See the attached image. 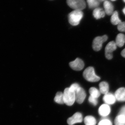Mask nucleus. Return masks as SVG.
<instances>
[{
	"label": "nucleus",
	"mask_w": 125,
	"mask_h": 125,
	"mask_svg": "<svg viewBox=\"0 0 125 125\" xmlns=\"http://www.w3.org/2000/svg\"><path fill=\"white\" fill-rule=\"evenodd\" d=\"M83 17V13L81 10H74L69 14V22L73 26H76L79 24Z\"/></svg>",
	"instance_id": "obj_1"
},
{
	"label": "nucleus",
	"mask_w": 125,
	"mask_h": 125,
	"mask_svg": "<svg viewBox=\"0 0 125 125\" xmlns=\"http://www.w3.org/2000/svg\"><path fill=\"white\" fill-rule=\"evenodd\" d=\"M83 76L86 80L90 82H96L101 79L99 76L95 73L94 67H89L83 72Z\"/></svg>",
	"instance_id": "obj_2"
},
{
	"label": "nucleus",
	"mask_w": 125,
	"mask_h": 125,
	"mask_svg": "<svg viewBox=\"0 0 125 125\" xmlns=\"http://www.w3.org/2000/svg\"><path fill=\"white\" fill-rule=\"evenodd\" d=\"M64 103L67 106H71L73 104L75 101V93L71 91L69 88L65 89L63 93Z\"/></svg>",
	"instance_id": "obj_3"
},
{
	"label": "nucleus",
	"mask_w": 125,
	"mask_h": 125,
	"mask_svg": "<svg viewBox=\"0 0 125 125\" xmlns=\"http://www.w3.org/2000/svg\"><path fill=\"white\" fill-rule=\"evenodd\" d=\"M67 5L74 10H81L86 7L84 0H67Z\"/></svg>",
	"instance_id": "obj_4"
},
{
	"label": "nucleus",
	"mask_w": 125,
	"mask_h": 125,
	"mask_svg": "<svg viewBox=\"0 0 125 125\" xmlns=\"http://www.w3.org/2000/svg\"><path fill=\"white\" fill-rule=\"evenodd\" d=\"M107 39V36L106 35H104L102 37L98 36L96 37L93 41V49L95 51H100L102 49L103 43L106 41Z\"/></svg>",
	"instance_id": "obj_5"
},
{
	"label": "nucleus",
	"mask_w": 125,
	"mask_h": 125,
	"mask_svg": "<svg viewBox=\"0 0 125 125\" xmlns=\"http://www.w3.org/2000/svg\"><path fill=\"white\" fill-rule=\"evenodd\" d=\"M117 45L115 42L112 41L108 43L105 48V57L108 60H111L113 58V52L117 48Z\"/></svg>",
	"instance_id": "obj_6"
},
{
	"label": "nucleus",
	"mask_w": 125,
	"mask_h": 125,
	"mask_svg": "<svg viewBox=\"0 0 125 125\" xmlns=\"http://www.w3.org/2000/svg\"><path fill=\"white\" fill-rule=\"evenodd\" d=\"M70 67L72 69L76 71H79L83 70L84 67V63L81 59L77 58L69 63Z\"/></svg>",
	"instance_id": "obj_7"
},
{
	"label": "nucleus",
	"mask_w": 125,
	"mask_h": 125,
	"mask_svg": "<svg viewBox=\"0 0 125 125\" xmlns=\"http://www.w3.org/2000/svg\"><path fill=\"white\" fill-rule=\"evenodd\" d=\"M83 121L82 114L80 113L77 112L67 119V123L69 125H73L76 123H81Z\"/></svg>",
	"instance_id": "obj_8"
},
{
	"label": "nucleus",
	"mask_w": 125,
	"mask_h": 125,
	"mask_svg": "<svg viewBox=\"0 0 125 125\" xmlns=\"http://www.w3.org/2000/svg\"><path fill=\"white\" fill-rule=\"evenodd\" d=\"M75 101L78 103L81 104L84 101L86 94L85 90L81 87H80L75 92Z\"/></svg>",
	"instance_id": "obj_9"
},
{
	"label": "nucleus",
	"mask_w": 125,
	"mask_h": 125,
	"mask_svg": "<svg viewBox=\"0 0 125 125\" xmlns=\"http://www.w3.org/2000/svg\"><path fill=\"white\" fill-rule=\"evenodd\" d=\"M110 112H111V108L108 104H103L99 108V113L102 116H107L109 115Z\"/></svg>",
	"instance_id": "obj_10"
},
{
	"label": "nucleus",
	"mask_w": 125,
	"mask_h": 125,
	"mask_svg": "<svg viewBox=\"0 0 125 125\" xmlns=\"http://www.w3.org/2000/svg\"><path fill=\"white\" fill-rule=\"evenodd\" d=\"M116 99L119 102L125 101V88L122 87L118 89L115 94Z\"/></svg>",
	"instance_id": "obj_11"
},
{
	"label": "nucleus",
	"mask_w": 125,
	"mask_h": 125,
	"mask_svg": "<svg viewBox=\"0 0 125 125\" xmlns=\"http://www.w3.org/2000/svg\"><path fill=\"white\" fill-rule=\"evenodd\" d=\"M103 100L106 104L112 105L115 102L116 98L115 95H113V94L108 93L104 96Z\"/></svg>",
	"instance_id": "obj_12"
},
{
	"label": "nucleus",
	"mask_w": 125,
	"mask_h": 125,
	"mask_svg": "<svg viewBox=\"0 0 125 125\" xmlns=\"http://www.w3.org/2000/svg\"><path fill=\"white\" fill-rule=\"evenodd\" d=\"M105 12L108 15H111L112 14L114 11V7L111 3L108 1H105L104 3Z\"/></svg>",
	"instance_id": "obj_13"
},
{
	"label": "nucleus",
	"mask_w": 125,
	"mask_h": 125,
	"mask_svg": "<svg viewBox=\"0 0 125 125\" xmlns=\"http://www.w3.org/2000/svg\"><path fill=\"white\" fill-rule=\"evenodd\" d=\"M115 42L117 46L123 47L125 43V35L122 33L118 34L116 36Z\"/></svg>",
	"instance_id": "obj_14"
},
{
	"label": "nucleus",
	"mask_w": 125,
	"mask_h": 125,
	"mask_svg": "<svg viewBox=\"0 0 125 125\" xmlns=\"http://www.w3.org/2000/svg\"><path fill=\"white\" fill-rule=\"evenodd\" d=\"M105 12L101 8H98L94 9L93 13L94 18L96 19H99L105 16Z\"/></svg>",
	"instance_id": "obj_15"
},
{
	"label": "nucleus",
	"mask_w": 125,
	"mask_h": 125,
	"mask_svg": "<svg viewBox=\"0 0 125 125\" xmlns=\"http://www.w3.org/2000/svg\"><path fill=\"white\" fill-rule=\"evenodd\" d=\"M99 90L101 93L103 94L108 93L109 91V85L107 82L103 81L101 82L99 84Z\"/></svg>",
	"instance_id": "obj_16"
},
{
	"label": "nucleus",
	"mask_w": 125,
	"mask_h": 125,
	"mask_svg": "<svg viewBox=\"0 0 125 125\" xmlns=\"http://www.w3.org/2000/svg\"><path fill=\"white\" fill-rule=\"evenodd\" d=\"M111 21L112 23L114 25L119 24L121 22V21L118 17V13L117 11H114L112 14Z\"/></svg>",
	"instance_id": "obj_17"
},
{
	"label": "nucleus",
	"mask_w": 125,
	"mask_h": 125,
	"mask_svg": "<svg viewBox=\"0 0 125 125\" xmlns=\"http://www.w3.org/2000/svg\"><path fill=\"white\" fill-rule=\"evenodd\" d=\"M115 125H125V115L120 114L115 120Z\"/></svg>",
	"instance_id": "obj_18"
},
{
	"label": "nucleus",
	"mask_w": 125,
	"mask_h": 125,
	"mask_svg": "<svg viewBox=\"0 0 125 125\" xmlns=\"http://www.w3.org/2000/svg\"><path fill=\"white\" fill-rule=\"evenodd\" d=\"M54 101L59 104H65L63 93L61 92H57L56 94L55 97L54 98Z\"/></svg>",
	"instance_id": "obj_19"
},
{
	"label": "nucleus",
	"mask_w": 125,
	"mask_h": 125,
	"mask_svg": "<svg viewBox=\"0 0 125 125\" xmlns=\"http://www.w3.org/2000/svg\"><path fill=\"white\" fill-rule=\"evenodd\" d=\"M84 121L85 125H96V119L92 116H88L85 117Z\"/></svg>",
	"instance_id": "obj_20"
},
{
	"label": "nucleus",
	"mask_w": 125,
	"mask_h": 125,
	"mask_svg": "<svg viewBox=\"0 0 125 125\" xmlns=\"http://www.w3.org/2000/svg\"><path fill=\"white\" fill-rule=\"evenodd\" d=\"M89 93L90 96L93 97L97 99L101 95V92L94 87H92L89 90Z\"/></svg>",
	"instance_id": "obj_21"
},
{
	"label": "nucleus",
	"mask_w": 125,
	"mask_h": 125,
	"mask_svg": "<svg viewBox=\"0 0 125 125\" xmlns=\"http://www.w3.org/2000/svg\"><path fill=\"white\" fill-rule=\"evenodd\" d=\"M87 2L90 9L96 8L99 4V2L97 0H87Z\"/></svg>",
	"instance_id": "obj_22"
},
{
	"label": "nucleus",
	"mask_w": 125,
	"mask_h": 125,
	"mask_svg": "<svg viewBox=\"0 0 125 125\" xmlns=\"http://www.w3.org/2000/svg\"><path fill=\"white\" fill-rule=\"evenodd\" d=\"M98 125H112L111 121L108 119H104L101 120Z\"/></svg>",
	"instance_id": "obj_23"
},
{
	"label": "nucleus",
	"mask_w": 125,
	"mask_h": 125,
	"mask_svg": "<svg viewBox=\"0 0 125 125\" xmlns=\"http://www.w3.org/2000/svg\"><path fill=\"white\" fill-rule=\"evenodd\" d=\"M117 29L118 31L125 32V22H121L118 24Z\"/></svg>",
	"instance_id": "obj_24"
},
{
	"label": "nucleus",
	"mask_w": 125,
	"mask_h": 125,
	"mask_svg": "<svg viewBox=\"0 0 125 125\" xmlns=\"http://www.w3.org/2000/svg\"><path fill=\"white\" fill-rule=\"evenodd\" d=\"M80 87V85L78 83H75L72 84L69 88L71 91H73V92L75 93V92L78 90V89Z\"/></svg>",
	"instance_id": "obj_25"
},
{
	"label": "nucleus",
	"mask_w": 125,
	"mask_h": 125,
	"mask_svg": "<svg viewBox=\"0 0 125 125\" xmlns=\"http://www.w3.org/2000/svg\"><path fill=\"white\" fill-rule=\"evenodd\" d=\"M88 100L89 102L92 104L94 106H96L97 104L98 101L97 99L93 97L92 96H90Z\"/></svg>",
	"instance_id": "obj_26"
},
{
	"label": "nucleus",
	"mask_w": 125,
	"mask_h": 125,
	"mask_svg": "<svg viewBox=\"0 0 125 125\" xmlns=\"http://www.w3.org/2000/svg\"><path fill=\"white\" fill-rule=\"evenodd\" d=\"M120 114H123V115H125V106L122 107L121 109Z\"/></svg>",
	"instance_id": "obj_27"
},
{
	"label": "nucleus",
	"mask_w": 125,
	"mask_h": 125,
	"mask_svg": "<svg viewBox=\"0 0 125 125\" xmlns=\"http://www.w3.org/2000/svg\"><path fill=\"white\" fill-rule=\"evenodd\" d=\"M121 54L123 57L125 58V48L121 52Z\"/></svg>",
	"instance_id": "obj_28"
},
{
	"label": "nucleus",
	"mask_w": 125,
	"mask_h": 125,
	"mask_svg": "<svg viewBox=\"0 0 125 125\" xmlns=\"http://www.w3.org/2000/svg\"><path fill=\"white\" fill-rule=\"evenodd\" d=\"M123 13L125 15V7L123 9Z\"/></svg>",
	"instance_id": "obj_29"
},
{
	"label": "nucleus",
	"mask_w": 125,
	"mask_h": 125,
	"mask_svg": "<svg viewBox=\"0 0 125 125\" xmlns=\"http://www.w3.org/2000/svg\"><path fill=\"white\" fill-rule=\"evenodd\" d=\"M112 1H115L116 0H111Z\"/></svg>",
	"instance_id": "obj_30"
},
{
	"label": "nucleus",
	"mask_w": 125,
	"mask_h": 125,
	"mask_svg": "<svg viewBox=\"0 0 125 125\" xmlns=\"http://www.w3.org/2000/svg\"><path fill=\"white\" fill-rule=\"evenodd\" d=\"M123 1H124V2H125V0H123Z\"/></svg>",
	"instance_id": "obj_31"
},
{
	"label": "nucleus",
	"mask_w": 125,
	"mask_h": 125,
	"mask_svg": "<svg viewBox=\"0 0 125 125\" xmlns=\"http://www.w3.org/2000/svg\"><path fill=\"white\" fill-rule=\"evenodd\" d=\"M102 0L103 1V0Z\"/></svg>",
	"instance_id": "obj_32"
}]
</instances>
